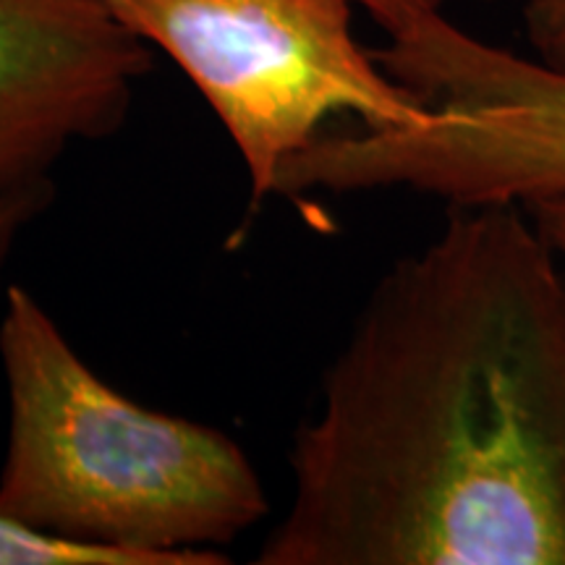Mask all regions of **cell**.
Here are the masks:
<instances>
[{"instance_id": "cell-1", "label": "cell", "mask_w": 565, "mask_h": 565, "mask_svg": "<svg viewBox=\"0 0 565 565\" xmlns=\"http://www.w3.org/2000/svg\"><path fill=\"white\" fill-rule=\"evenodd\" d=\"M288 461L259 565H565V265L524 204L380 275Z\"/></svg>"}, {"instance_id": "cell-2", "label": "cell", "mask_w": 565, "mask_h": 565, "mask_svg": "<svg viewBox=\"0 0 565 565\" xmlns=\"http://www.w3.org/2000/svg\"><path fill=\"white\" fill-rule=\"evenodd\" d=\"M9 433L0 515L137 565H223L267 515L244 448L221 429L126 398L24 286L0 317Z\"/></svg>"}, {"instance_id": "cell-3", "label": "cell", "mask_w": 565, "mask_h": 565, "mask_svg": "<svg viewBox=\"0 0 565 565\" xmlns=\"http://www.w3.org/2000/svg\"><path fill=\"white\" fill-rule=\"evenodd\" d=\"M200 89L242 154L252 207L333 116L408 129L433 110L353 34L351 0H108Z\"/></svg>"}, {"instance_id": "cell-4", "label": "cell", "mask_w": 565, "mask_h": 565, "mask_svg": "<svg viewBox=\"0 0 565 565\" xmlns=\"http://www.w3.org/2000/svg\"><path fill=\"white\" fill-rule=\"evenodd\" d=\"M152 47L108 0H0V194L121 129Z\"/></svg>"}, {"instance_id": "cell-5", "label": "cell", "mask_w": 565, "mask_h": 565, "mask_svg": "<svg viewBox=\"0 0 565 565\" xmlns=\"http://www.w3.org/2000/svg\"><path fill=\"white\" fill-rule=\"evenodd\" d=\"M0 565H137L113 550L76 545L0 515Z\"/></svg>"}, {"instance_id": "cell-6", "label": "cell", "mask_w": 565, "mask_h": 565, "mask_svg": "<svg viewBox=\"0 0 565 565\" xmlns=\"http://www.w3.org/2000/svg\"><path fill=\"white\" fill-rule=\"evenodd\" d=\"M55 200V183L42 181L32 186L17 189V192L0 194V299H3V273L9 267V259L17 249L19 238L26 228H32L34 221L51 207Z\"/></svg>"}, {"instance_id": "cell-7", "label": "cell", "mask_w": 565, "mask_h": 565, "mask_svg": "<svg viewBox=\"0 0 565 565\" xmlns=\"http://www.w3.org/2000/svg\"><path fill=\"white\" fill-rule=\"evenodd\" d=\"M532 55L565 74V0H521Z\"/></svg>"}, {"instance_id": "cell-8", "label": "cell", "mask_w": 565, "mask_h": 565, "mask_svg": "<svg viewBox=\"0 0 565 565\" xmlns=\"http://www.w3.org/2000/svg\"><path fill=\"white\" fill-rule=\"evenodd\" d=\"M351 3L370 13L387 38H395L435 13H445L450 0H351Z\"/></svg>"}, {"instance_id": "cell-9", "label": "cell", "mask_w": 565, "mask_h": 565, "mask_svg": "<svg viewBox=\"0 0 565 565\" xmlns=\"http://www.w3.org/2000/svg\"><path fill=\"white\" fill-rule=\"evenodd\" d=\"M532 221L536 223L542 236L547 238V244L553 246V252L561 257L565 265V192L540 196V200L524 204Z\"/></svg>"}]
</instances>
